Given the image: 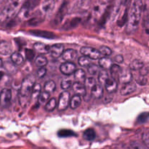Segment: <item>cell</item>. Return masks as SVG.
<instances>
[{
	"label": "cell",
	"instance_id": "obj_1",
	"mask_svg": "<svg viewBox=\"0 0 149 149\" xmlns=\"http://www.w3.org/2000/svg\"><path fill=\"white\" fill-rule=\"evenodd\" d=\"M144 4L143 0H134L131 5L127 20L126 33L130 35L138 29L143 12Z\"/></svg>",
	"mask_w": 149,
	"mask_h": 149
},
{
	"label": "cell",
	"instance_id": "obj_2",
	"mask_svg": "<svg viewBox=\"0 0 149 149\" xmlns=\"http://www.w3.org/2000/svg\"><path fill=\"white\" fill-rule=\"evenodd\" d=\"M36 78L33 75H28L23 79L21 83L18 95V100L20 106L23 108L26 107L30 102L32 90L35 84Z\"/></svg>",
	"mask_w": 149,
	"mask_h": 149
},
{
	"label": "cell",
	"instance_id": "obj_3",
	"mask_svg": "<svg viewBox=\"0 0 149 149\" xmlns=\"http://www.w3.org/2000/svg\"><path fill=\"white\" fill-rule=\"evenodd\" d=\"M21 3L22 0H6L0 13V23H4L13 18L18 11Z\"/></svg>",
	"mask_w": 149,
	"mask_h": 149
},
{
	"label": "cell",
	"instance_id": "obj_4",
	"mask_svg": "<svg viewBox=\"0 0 149 149\" xmlns=\"http://www.w3.org/2000/svg\"><path fill=\"white\" fill-rule=\"evenodd\" d=\"M111 0H96L93 6L91 13L92 21L98 22L104 17L109 10Z\"/></svg>",
	"mask_w": 149,
	"mask_h": 149
},
{
	"label": "cell",
	"instance_id": "obj_5",
	"mask_svg": "<svg viewBox=\"0 0 149 149\" xmlns=\"http://www.w3.org/2000/svg\"><path fill=\"white\" fill-rule=\"evenodd\" d=\"M80 52L85 57L88 58L89 59L97 60L101 58V53L100 52L99 49L95 48L90 47H82L80 49Z\"/></svg>",
	"mask_w": 149,
	"mask_h": 149
},
{
	"label": "cell",
	"instance_id": "obj_6",
	"mask_svg": "<svg viewBox=\"0 0 149 149\" xmlns=\"http://www.w3.org/2000/svg\"><path fill=\"white\" fill-rule=\"evenodd\" d=\"M70 93L68 91H63L61 93L58 98V110L59 111H64L70 105Z\"/></svg>",
	"mask_w": 149,
	"mask_h": 149
},
{
	"label": "cell",
	"instance_id": "obj_7",
	"mask_svg": "<svg viewBox=\"0 0 149 149\" xmlns=\"http://www.w3.org/2000/svg\"><path fill=\"white\" fill-rule=\"evenodd\" d=\"M67 10H68V5H67V2L65 1L62 4V5L60 7L59 10H58V13L55 15V17L54 18V23L55 25L59 24L60 23H61V21L63 19L64 16L67 13Z\"/></svg>",
	"mask_w": 149,
	"mask_h": 149
},
{
	"label": "cell",
	"instance_id": "obj_8",
	"mask_svg": "<svg viewBox=\"0 0 149 149\" xmlns=\"http://www.w3.org/2000/svg\"><path fill=\"white\" fill-rule=\"evenodd\" d=\"M60 70L61 73L65 75H71L74 74L77 69H76V65L71 62H65L62 63L60 66Z\"/></svg>",
	"mask_w": 149,
	"mask_h": 149
},
{
	"label": "cell",
	"instance_id": "obj_9",
	"mask_svg": "<svg viewBox=\"0 0 149 149\" xmlns=\"http://www.w3.org/2000/svg\"><path fill=\"white\" fill-rule=\"evenodd\" d=\"M51 55L53 58H58L59 57L62 56V55L64 52V46L62 44H55L52 46L50 47L49 49Z\"/></svg>",
	"mask_w": 149,
	"mask_h": 149
},
{
	"label": "cell",
	"instance_id": "obj_10",
	"mask_svg": "<svg viewBox=\"0 0 149 149\" xmlns=\"http://www.w3.org/2000/svg\"><path fill=\"white\" fill-rule=\"evenodd\" d=\"M40 0H26L22 7V10L26 14H28L31 11L36 8L39 5Z\"/></svg>",
	"mask_w": 149,
	"mask_h": 149
},
{
	"label": "cell",
	"instance_id": "obj_11",
	"mask_svg": "<svg viewBox=\"0 0 149 149\" xmlns=\"http://www.w3.org/2000/svg\"><path fill=\"white\" fill-rule=\"evenodd\" d=\"M135 90H136V84L131 81L123 84L120 90V93L122 95H128L134 93Z\"/></svg>",
	"mask_w": 149,
	"mask_h": 149
},
{
	"label": "cell",
	"instance_id": "obj_12",
	"mask_svg": "<svg viewBox=\"0 0 149 149\" xmlns=\"http://www.w3.org/2000/svg\"><path fill=\"white\" fill-rule=\"evenodd\" d=\"M12 98V92L10 89L4 88L0 93V104L7 105L10 102Z\"/></svg>",
	"mask_w": 149,
	"mask_h": 149
},
{
	"label": "cell",
	"instance_id": "obj_13",
	"mask_svg": "<svg viewBox=\"0 0 149 149\" xmlns=\"http://www.w3.org/2000/svg\"><path fill=\"white\" fill-rule=\"evenodd\" d=\"M55 7V0H45L42 4V10L45 14H50Z\"/></svg>",
	"mask_w": 149,
	"mask_h": 149
},
{
	"label": "cell",
	"instance_id": "obj_14",
	"mask_svg": "<svg viewBox=\"0 0 149 149\" xmlns=\"http://www.w3.org/2000/svg\"><path fill=\"white\" fill-rule=\"evenodd\" d=\"M13 47L11 44L6 40L0 41V54L3 55H7L11 54Z\"/></svg>",
	"mask_w": 149,
	"mask_h": 149
},
{
	"label": "cell",
	"instance_id": "obj_15",
	"mask_svg": "<svg viewBox=\"0 0 149 149\" xmlns=\"http://www.w3.org/2000/svg\"><path fill=\"white\" fill-rule=\"evenodd\" d=\"M105 88L108 93H115L117 90V81L113 78H109L105 82Z\"/></svg>",
	"mask_w": 149,
	"mask_h": 149
},
{
	"label": "cell",
	"instance_id": "obj_16",
	"mask_svg": "<svg viewBox=\"0 0 149 149\" xmlns=\"http://www.w3.org/2000/svg\"><path fill=\"white\" fill-rule=\"evenodd\" d=\"M72 88H73V90L77 93V95L85 97L86 95H87V90H86V87L84 85V84H81V82L76 81L75 83L73 84Z\"/></svg>",
	"mask_w": 149,
	"mask_h": 149
},
{
	"label": "cell",
	"instance_id": "obj_17",
	"mask_svg": "<svg viewBox=\"0 0 149 149\" xmlns=\"http://www.w3.org/2000/svg\"><path fill=\"white\" fill-rule=\"evenodd\" d=\"M132 74L130 69H125L121 72L120 75H119V80L123 84H126V83H129L132 81Z\"/></svg>",
	"mask_w": 149,
	"mask_h": 149
},
{
	"label": "cell",
	"instance_id": "obj_18",
	"mask_svg": "<svg viewBox=\"0 0 149 149\" xmlns=\"http://www.w3.org/2000/svg\"><path fill=\"white\" fill-rule=\"evenodd\" d=\"M77 56V52L75 49H68L64 51L63 54L62 55V58L64 61L66 62H71L74 61Z\"/></svg>",
	"mask_w": 149,
	"mask_h": 149
},
{
	"label": "cell",
	"instance_id": "obj_19",
	"mask_svg": "<svg viewBox=\"0 0 149 149\" xmlns=\"http://www.w3.org/2000/svg\"><path fill=\"white\" fill-rule=\"evenodd\" d=\"M32 35L39 36V37L46 38V39H53L55 37V34L52 32L46 31H39V30H33L30 31Z\"/></svg>",
	"mask_w": 149,
	"mask_h": 149
},
{
	"label": "cell",
	"instance_id": "obj_20",
	"mask_svg": "<svg viewBox=\"0 0 149 149\" xmlns=\"http://www.w3.org/2000/svg\"><path fill=\"white\" fill-rule=\"evenodd\" d=\"M81 22V18L80 17H74L72 19H70L69 20L66 22L63 26V29L65 30H68V29H72L74 28L77 27L79 23Z\"/></svg>",
	"mask_w": 149,
	"mask_h": 149
},
{
	"label": "cell",
	"instance_id": "obj_21",
	"mask_svg": "<svg viewBox=\"0 0 149 149\" xmlns=\"http://www.w3.org/2000/svg\"><path fill=\"white\" fill-rule=\"evenodd\" d=\"M103 89L101 84H96L91 90V95L95 98L99 99L103 96Z\"/></svg>",
	"mask_w": 149,
	"mask_h": 149
},
{
	"label": "cell",
	"instance_id": "obj_22",
	"mask_svg": "<svg viewBox=\"0 0 149 149\" xmlns=\"http://www.w3.org/2000/svg\"><path fill=\"white\" fill-rule=\"evenodd\" d=\"M33 48H34V50L36 51V52L42 54H45L49 52L50 47H49L47 45H45V44L42 43V42H36V43L33 45Z\"/></svg>",
	"mask_w": 149,
	"mask_h": 149
},
{
	"label": "cell",
	"instance_id": "obj_23",
	"mask_svg": "<svg viewBox=\"0 0 149 149\" xmlns=\"http://www.w3.org/2000/svg\"><path fill=\"white\" fill-rule=\"evenodd\" d=\"M99 65L103 68L104 70L110 69L111 66L113 65L112 64V61L109 58H101L99 59Z\"/></svg>",
	"mask_w": 149,
	"mask_h": 149
},
{
	"label": "cell",
	"instance_id": "obj_24",
	"mask_svg": "<svg viewBox=\"0 0 149 149\" xmlns=\"http://www.w3.org/2000/svg\"><path fill=\"white\" fill-rule=\"evenodd\" d=\"M110 70L111 74V78L114 79L115 80L117 81V79H119V75H120L121 72H122V68H120L119 65H116V64H113V65L110 68Z\"/></svg>",
	"mask_w": 149,
	"mask_h": 149
},
{
	"label": "cell",
	"instance_id": "obj_25",
	"mask_svg": "<svg viewBox=\"0 0 149 149\" xmlns=\"http://www.w3.org/2000/svg\"><path fill=\"white\" fill-rule=\"evenodd\" d=\"M11 61L13 63V64L17 65H21L24 61L23 57L19 52H13L11 55Z\"/></svg>",
	"mask_w": 149,
	"mask_h": 149
},
{
	"label": "cell",
	"instance_id": "obj_26",
	"mask_svg": "<svg viewBox=\"0 0 149 149\" xmlns=\"http://www.w3.org/2000/svg\"><path fill=\"white\" fill-rule=\"evenodd\" d=\"M144 66H145L144 63L141 61V60H134L130 64V68L132 71H140Z\"/></svg>",
	"mask_w": 149,
	"mask_h": 149
},
{
	"label": "cell",
	"instance_id": "obj_27",
	"mask_svg": "<svg viewBox=\"0 0 149 149\" xmlns=\"http://www.w3.org/2000/svg\"><path fill=\"white\" fill-rule=\"evenodd\" d=\"M81 96L76 95L73 96L72 98H71V101H70V107L72 109H76L81 105Z\"/></svg>",
	"mask_w": 149,
	"mask_h": 149
},
{
	"label": "cell",
	"instance_id": "obj_28",
	"mask_svg": "<svg viewBox=\"0 0 149 149\" xmlns=\"http://www.w3.org/2000/svg\"><path fill=\"white\" fill-rule=\"evenodd\" d=\"M74 78L76 79L78 82L81 81H85L86 80V74L84 70L82 69H77L74 72Z\"/></svg>",
	"mask_w": 149,
	"mask_h": 149
},
{
	"label": "cell",
	"instance_id": "obj_29",
	"mask_svg": "<svg viewBox=\"0 0 149 149\" xmlns=\"http://www.w3.org/2000/svg\"><path fill=\"white\" fill-rule=\"evenodd\" d=\"M83 136H84V139H86L87 141H92L95 138L96 134L94 130L92 129V128H89L84 131Z\"/></svg>",
	"mask_w": 149,
	"mask_h": 149
},
{
	"label": "cell",
	"instance_id": "obj_30",
	"mask_svg": "<svg viewBox=\"0 0 149 149\" xmlns=\"http://www.w3.org/2000/svg\"><path fill=\"white\" fill-rule=\"evenodd\" d=\"M47 58H45L44 55H39V56L36 57V59H35V63H36V65H37L39 68L45 67V65H47Z\"/></svg>",
	"mask_w": 149,
	"mask_h": 149
},
{
	"label": "cell",
	"instance_id": "obj_31",
	"mask_svg": "<svg viewBox=\"0 0 149 149\" xmlns=\"http://www.w3.org/2000/svg\"><path fill=\"white\" fill-rule=\"evenodd\" d=\"M56 106H57L56 99L54 98V97H52V98H51L50 100H48L47 103H46V105H45V109L47 111L50 112V111H52L56 108Z\"/></svg>",
	"mask_w": 149,
	"mask_h": 149
},
{
	"label": "cell",
	"instance_id": "obj_32",
	"mask_svg": "<svg viewBox=\"0 0 149 149\" xmlns=\"http://www.w3.org/2000/svg\"><path fill=\"white\" fill-rule=\"evenodd\" d=\"M55 88H56V84H55V81H52V80H49L45 84V92L49 93V94L51 93H53L55 91Z\"/></svg>",
	"mask_w": 149,
	"mask_h": 149
},
{
	"label": "cell",
	"instance_id": "obj_33",
	"mask_svg": "<svg viewBox=\"0 0 149 149\" xmlns=\"http://www.w3.org/2000/svg\"><path fill=\"white\" fill-rule=\"evenodd\" d=\"M109 74L106 70H102L98 74V81L100 84H105L106 80L109 79Z\"/></svg>",
	"mask_w": 149,
	"mask_h": 149
},
{
	"label": "cell",
	"instance_id": "obj_34",
	"mask_svg": "<svg viewBox=\"0 0 149 149\" xmlns=\"http://www.w3.org/2000/svg\"><path fill=\"white\" fill-rule=\"evenodd\" d=\"M130 149H148L145 144H143L138 141H132L130 145Z\"/></svg>",
	"mask_w": 149,
	"mask_h": 149
},
{
	"label": "cell",
	"instance_id": "obj_35",
	"mask_svg": "<svg viewBox=\"0 0 149 149\" xmlns=\"http://www.w3.org/2000/svg\"><path fill=\"white\" fill-rule=\"evenodd\" d=\"M87 71H88V73L90 74V75H97V74H99V68L97 65L95 64L91 63L88 67H87Z\"/></svg>",
	"mask_w": 149,
	"mask_h": 149
},
{
	"label": "cell",
	"instance_id": "obj_36",
	"mask_svg": "<svg viewBox=\"0 0 149 149\" xmlns=\"http://www.w3.org/2000/svg\"><path fill=\"white\" fill-rule=\"evenodd\" d=\"M41 84H35L33 87V90H32V95L31 97H34V98H37L39 97L41 94Z\"/></svg>",
	"mask_w": 149,
	"mask_h": 149
},
{
	"label": "cell",
	"instance_id": "obj_37",
	"mask_svg": "<svg viewBox=\"0 0 149 149\" xmlns=\"http://www.w3.org/2000/svg\"><path fill=\"white\" fill-rule=\"evenodd\" d=\"M76 134L75 132L73 131L69 130H62L58 132V135L62 138H67V137H71L74 136Z\"/></svg>",
	"mask_w": 149,
	"mask_h": 149
},
{
	"label": "cell",
	"instance_id": "obj_38",
	"mask_svg": "<svg viewBox=\"0 0 149 149\" xmlns=\"http://www.w3.org/2000/svg\"><path fill=\"white\" fill-rule=\"evenodd\" d=\"M49 98V93H47V92H44V93H41L39 97H38V101H39V103H40V104H45Z\"/></svg>",
	"mask_w": 149,
	"mask_h": 149
},
{
	"label": "cell",
	"instance_id": "obj_39",
	"mask_svg": "<svg viewBox=\"0 0 149 149\" xmlns=\"http://www.w3.org/2000/svg\"><path fill=\"white\" fill-rule=\"evenodd\" d=\"M78 63H79V64L81 65V66H83V67H86V66L88 67L89 65L91 64L90 59L85 56L81 57V58H79Z\"/></svg>",
	"mask_w": 149,
	"mask_h": 149
},
{
	"label": "cell",
	"instance_id": "obj_40",
	"mask_svg": "<svg viewBox=\"0 0 149 149\" xmlns=\"http://www.w3.org/2000/svg\"><path fill=\"white\" fill-rule=\"evenodd\" d=\"M99 51L101 53V55H104V56H109L110 55H111L112 52L111 49L109 47L106 46H102L99 48Z\"/></svg>",
	"mask_w": 149,
	"mask_h": 149
},
{
	"label": "cell",
	"instance_id": "obj_41",
	"mask_svg": "<svg viewBox=\"0 0 149 149\" xmlns=\"http://www.w3.org/2000/svg\"><path fill=\"white\" fill-rule=\"evenodd\" d=\"M73 84H72V81H71L70 79H64L63 80L62 82H61V88L63 89V90H68L69 89L70 87H72Z\"/></svg>",
	"mask_w": 149,
	"mask_h": 149
},
{
	"label": "cell",
	"instance_id": "obj_42",
	"mask_svg": "<svg viewBox=\"0 0 149 149\" xmlns=\"http://www.w3.org/2000/svg\"><path fill=\"white\" fill-rule=\"evenodd\" d=\"M84 82H85L86 87H88V88H90L91 90L93 89V87L96 84L95 80V79L93 78V77H89V78L86 79V80Z\"/></svg>",
	"mask_w": 149,
	"mask_h": 149
},
{
	"label": "cell",
	"instance_id": "obj_43",
	"mask_svg": "<svg viewBox=\"0 0 149 149\" xmlns=\"http://www.w3.org/2000/svg\"><path fill=\"white\" fill-rule=\"evenodd\" d=\"M44 20V18H42V17H33L32 19H31L29 21V25L32 26H34L38 25L39 23H41Z\"/></svg>",
	"mask_w": 149,
	"mask_h": 149
},
{
	"label": "cell",
	"instance_id": "obj_44",
	"mask_svg": "<svg viewBox=\"0 0 149 149\" xmlns=\"http://www.w3.org/2000/svg\"><path fill=\"white\" fill-rule=\"evenodd\" d=\"M25 54H26V57L28 60H30L31 61L35 56V53L32 49H26L25 50Z\"/></svg>",
	"mask_w": 149,
	"mask_h": 149
},
{
	"label": "cell",
	"instance_id": "obj_45",
	"mask_svg": "<svg viewBox=\"0 0 149 149\" xmlns=\"http://www.w3.org/2000/svg\"><path fill=\"white\" fill-rule=\"evenodd\" d=\"M142 140L143 143L149 149V132H144L142 135Z\"/></svg>",
	"mask_w": 149,
	"mask_h": 149
},
{
	"label": "cell",
	"instance_id": "obj_46",
	"mask_svg": "<svg viewBox=\"0 0 149 149\" xmlns=\"http://www.w3.org/2000/svg\"><path fill=\"white\" fill-rule=\"evenodd\" d=\"M149 118V113H143L142 114L138 116V122H140L141 123L143 122H146V121H147Z\"/></svg>",
	"mask_w": 149,
	"mask_h": 149
},
{
	"label": "cell",
	"instance_id": "obj_47",
	"mask_svg": "<svg viewBox=\"0 0 149 149\" xmlns=\"http://www.w3.org/2000/svg\"><path fill=\"white\" fill-rule=\"evenodd\" d=\"M47 73V69L45 67H42V68H39L37 71V77L39 78H42L45 76Z\"/></svg>",
	"mask_w": 149,
	"mask_h": 149
},
{
	"label": "cell",
	"instance_id": "obj_48",
	"mask_svg": "<svg viewBox=\"0 0 149 149\" xmlns=\"http://www.w3.org/2000/svg\"><path fill=\"white\" fill-rule=\"evenodd\" d=\"M136 81L138 83V84H141V85H143L146 83V79L145 78L144 76L142 75H138V77L136 78Z\"/></svg>",
	"mask_w": 149,
	"mask_h": 149
},
{
	"label": "cell",
	"instance_id": "obj_49",
	"mask_svg": "<svg viewBox=\"0 0 149 149\" xmlns=\"http://www.w3.org/2000/svg\"><path fill=\"white\" fill-rule=\"evenodd\" d=\"M115 61H116V63H122L124 61L123 56L121 55H116V56L115 57Z\"/></svg>",
	"mask_w": 149,
	"mask_h": 149
},
{
	"label": "cell",
	"instance_id": "obj_50",
	"mask_svg": "<svg viewBox=\"0 0 149 149\" xmlns=\"http://www.w3.org/2000/svg\"><path fill=\"white\" fill-rule=\"evenodd\" d=\"M5 2H6V0H0V13H1V11L2 10Z\"/></svg>",
	"mask_w": 149,
	"mask_h": 149
},
{
	"label": "cell",
	"instance_id": "obj_51",
	"mask_svg": "<svg viewBox=\"0 0 149 149\" xmlns=\"http://www.w3.org/2000/svg\"><path fill=\"white\" fill-rule=\"evenodd\" d=\"M128 0H121V6H125L127 3Z\"/></svg>",
	"mask_w": 149,
	"mask_h": 149
},
{
	"label": "cell",
	"instance_id": "obj_52",
	"mask_svg": "<svg viewBox=\"0 0 149 149\" xmlns=\"http://www.w3.org/2000/svg\"><path fill=\"white\" fill-rule=\"evenodd\" d=\"M3 77V73L0 71V79H1V77Z\"/></svg>",
	"mask_w": 149,
	"mask_h": 149
},
{
	"label": "cell",
	"instance_id": "obj_53",
	"mask_svg": "<svg viewBox=\"0 0 149 149\" xmlns=\"http://www.w3.org/2000/svg\"><path fill=\"white\" fill-rule=\"evenodd\" d=\"M2 65V61H1V59H0V66H1Z\"/></svg>",
	"mask_w": 149,
	"mask_h": 149
}]
</instances>
